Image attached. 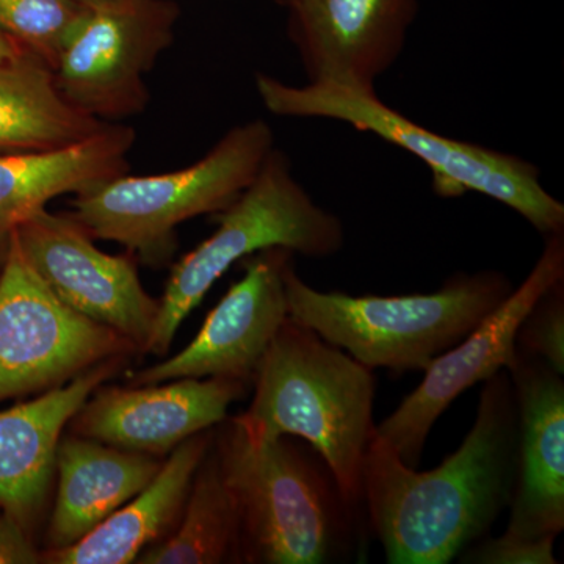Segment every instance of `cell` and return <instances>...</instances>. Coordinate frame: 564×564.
I'll use <instances>...</instances> for the list:
<instances>
[{
    "instance_id": "obj_1",
    "label": "cell",
    "mask_w": 564,
    "mask_h": 564,
    "mask_svg": "<svg viewBox=\"0 0 564 564\" xmlns=\"http://www.w3.org/2000/svg\"><path fill=\"white\" fill-rule=\"evenodd\" d=\"M518 406L508 370L485 381L462 447L426 473L373 433L364 454L362 505L391 564H447L488 536L518 478Z\"/></svg>"
},
{
    "instance_id": "obj_28",
    "label": "cell",
    "mask_w": 564,
    "mask_h": 564,
    "mask_svg": "<svg viewBox=\"0 0 564 564\" xmlns=\"http://www.w3.org/2000/svg\"><path fill=\"white\" fill-rule=\"evenodd\" d=\"M79 2L85 3V6L93 7L98 6V3L107 2V0H79Z\"/></svg>"
},
{
    "instance_id": "obj_29",
    "label": "cell",
    "mask_w": 564,
    "mask_h": 564,
    "mask_svg": "<svg viewBox=\"0 0 564 564\" xmlns=\"http://www.w3.org/2000/svg\"><path fill=\"white\" fill-rule=\"evenodd\" d=\"M281 2L288 3L289 6V2H291V0H281Z\"/></svg>"
},
{
    "instance_id": "obj_5",
    "label": "cell",
    "mask_w": 564,
    "mask_h": 564,
    "mask_svg": "<svg viewBox=\"0 0 564 564\" xmlns=\"http://www.w3.org/2000/svg\"><path fill=\"white\" fill-rule=\"evenodd\" d=\"M256 90L265 109L288 118H323L347 122L421 159L433 173V188L444 198L480 193L505 204L547 237L564 231V206L540 181L533 163L440 135L415 124L381 101L375 90L310 82L293 87L256 74Z\"/></svg>"
},
{
    "instance_id": "obj_8",
    "label": "cell",
    "mask_w": 564,
    "mask_h": 564,
    "mask_svg": "<svg viewBox=\"0 0 564 564\" xmlns=\"http://www.w3.org/2000/svg\"><path fill=\"white\" fill-rule=\"evenodd\" d=\"M135 351L121 334L61 302L10 232L0 267V402L50 391Z\"/></svg>"
},
{
    "instance_id": "obj_20",
    "label": "cell",
    "mask_w": 564,
    "mask_h": 564,
    "mask_svg": "<svg viewBox=\"0 0 564 564\" xmlns=\"http://www.w3.org/2000/svg\"><path fill=\"white\" fill-rule=\"evenodd\" d=\"M109 124L74 107L54 70L32 54L0 62V154L57 150Z\"/></svg>"
},
{
    "instance_id": "obj_19",
    "label": "cell",
    "mask_w": 564,
    "mask_h": 564,
    "mask_svg": "<svg viewBox=\"0 0 564 564\" xmlns=\"http://www.w3.org/2000/svg\"><path fill=\"white\" fill-rule=\"evenodd\" d=\"M133 143L132 128L110 122L69 147L0 154V229L11 231L57 196L79 195L128 173Z\"/></svg>"
},
{
    "instance_id": "obj_25",
    "label": "cell",
    "mask_w": 564,
    "mask_h": 564,
    "mask_svg": "<svg viewBox=\"0 0 564 564\" xmlns=\"http://www.w3.org/2000/svg\"><path fill=\"white\" fill-rule=\"evenodd\" d=\"M41 554L29 533L18 522L0 511V564H33Z\"/></svg>"
},
{
    "instance_id": "obj_23",
    "label": "cell",
    "mask_w": 564,
    "mask_h": 564,
    "mask_svg": "<svg viewBox=\"0 0 564 564\" xmlns=\"http://www.w3.org/2000/svg\"><path fill=\"white\" fill-rule=\"evenodd\" d=\"M516 348L564 373V280L552 285L530 307L519 326Z\"/></svg>"
},
{
    "instance_id": "obj_18",
    "label": "cell",
    "mask_w": 564,
    "mask_h": 564,
    "mask_svg": "<svg viewBox=\"0 0 564 564\" xmlns=\"http://www.w3.org/2000/svg\"><path fill=\"white\" fill-rule=\"evenodd\" d=\"M212 430L177 445L150 484L76 544L46 551L51 564H131L180 521L193 477L214 443Z\"/></svg>"
},
{
    "instance_id": "obj_21",
    "label": "cell",
    "mask_w": 564,
    "mask_h": 564,
    "mask_svg": "<svg viewBox=\"0 0 564 564\" xmlns=\"http://www.w3.org/2000/svg\"><path fill=\"white\" fill-rule=\"evenodd\" d=\"M135 563H242L239 516L214 443L193 477L176 530L141 552Z\"/></svg>"
},
{
    "instance_id": "obj_6",
    "label": "cell",
    "mask_w": 564,
    "mask_h": 564,
    "mask_svg": "<svg viewBox=\"0 0 564 564\" xmlns=\"http://www.w3.org/2000/svg\"><path fill=\"white\" fill-rule=\"evenodd\" d=\"M217 223V231L173 267L144 352L165 355L182 323L234 263L270 248L332 258L345 245L343 221L304 191L276 148L239 198L218 212Z\"/></svg>"
},
{
    "instance_id": "obj_3",
    "label": "cell",
    "mask_w": 564,
    "mask_h": 564,
    "mask_svg": "<svg viewBox=\"0 0 564 564\" xmlns=\"http://www.w3.org/2000/svg\"><path fill=\"white\" fill-rule=\"evenodd\" d=\"M248 410L236 415L258 437L310 444L345 499L362 507L364 454L375 433L373 370L291 317L263 355Z\"/></svg>"
},
{
    "instance_id": "obj_4",
    "label": "cell",
    "mask_w": 564,
    "mask_h": 564,
    "mask_svg": "<svg viewBox=\"0 0 564 564\" xmlns=\"http://www.w3.org/2000/svg\"><path fill=\"white\" fill-rule=\"evenodd\" d=\"M289 317L369 369L423 372L464 339L514 291L503 273H458L440 291L414 295L322 292L284 273Z\"/></svg>"
},
{
    "instance_id": "obj_16",
    "label": "cell",
    "mask_w": 564,
    "mask_h": 564,
    "mask_svg": "<svg viewBox=\"0 0 564 564\" xmlns=\"http://www.w3.org/2000/svg\"><path fill=\"white\" fill-rule=\"evenodd\" d=\"M126 359L101 362L31 402L0 411V511L25 532L46 507L66 425Z\"/></svg>"
},
{
    "instance_id": "obj_11",
    "label": "cell",
    "mask_w": 564,
    "mask_h": 564,
    "mask_svg": "<svg viewBox=\"0 0 564 564\" xmlns=\"http://www.w3.org/2000/svg\"><path fill=\"white\" fill-rule=\"evenodd\" d=\"M169 43L166 22L133 0H107L77 22L55 80L74 107L98 120L132 117L147 107L144 76Z\"/></svg>"
},
{
    "instance_id": "obj_26",
    "label": "cell",
    "mask_w": 564,
    "mask_h": 564,
    "mask_svg": "<svg viewBox=\"0 0 564 564\" xmlns=\"http://www.w3.org/2000/svg\"><path fill=\"white\" fill-rule=\"evenodd\" d=\"M25 52L21 50L17 41L9 39L0 32V62L18 61Z\"/></svg>"
},
{
    "instance_id": "obj_13",
    "label": "cell",
    "mask_w": 564,
    "mask_h": 564,
    "mask_svg": "<svg viewBox=\"0 0 564 564\" xmlns=\"http://www.w3.org/2000/svg\"><path fill=\"white\" fill-rule=\"evenodd\" d=\"M248 383L228 378H180L165 383L99 386L70 421L73 433L135 454L165 456L195 434L228 419Z\"/></svg>"
},
{
    "instance_id": "obj_2",
    "label": "cell",
    "mask_w": 564,
    "mask_h": 564,
    "mask_svg": "<svg viewBox=\"0 0 564 564\" xmlns=\"http://www.w3.org/2000/svg\"><path fill=\"white\" fill-rule=\"evenodd\" d=\"M221 423L214 451L239 516L240 562L347 560L356 544V507L321 456L291 436H252L236 417Z\"/></svg>"
},
{
    "instance_id": "obj_17",
    "label": "cell",
    "mask_w": 564,
    "mask_h": 564,
    "mask_svg": "<svg viewBox=\"0 0 564 564\" xmlns=\"http://www.w3.org/2000/svg\"><path fill=\"white\" fill-rule=\"evenodd\" d=\"M162 463L158 456L121 451L90 437H62L47 551H61L87 536L150 484Z\"/></svg>"
},
{
    "instance_id": "obj_9",
    "label": "cell",
    "mask_w": 564,
    "mask_h": 564,
    "mask_svg": "<svg viewBox=\"0 0 564 564\" xmlns=\"http://www.w3.org/2000/svg\"><path fill=\"white\" fill-rule=\"evenodd\" d=\"M564 280V231L545 237L540 259L522 282L480 325L423 370L422 383L375 426L403 463L417 467L434 423L467 389L510 370L518 359L516 336L530 307Z\"/></svg>"
},
{
    "instance_id": "obj_10",
    "label": "cell",
    "mask_w": 564,
    "mask_h": 564,
    "mask_svg": "<svg viewBox=\"0 0 564 564\" xmlns=\"http://www.w3.org/2000/svg\"><path fill=\"white\" fill-rule=\"evenodd\" d=\"M11 234L61 302L144 351L158 318L159 300L141 284L132 258L107 254L70 215L47 209L35 212Z\"/></svg>"
},
{
    "instance_id": "obj_14",
    "label": "cell",
    "mask_w": 564,
    "mask_h": 564,
    "mask_svg": "<svg viewBox=\"0 0 564 564\" xmlns=\"http://www.w3.org/2000/svg\"><path fill=\"white\" fill-rule=\"evenodd\" d=\"M289 35L311 82L375 90L402 54L417 0H291Z\"/></svg>"
},
{
    "instance_id": "obj_15",
    "label": "cell",
    "mask_w": 564,
    "mask_h": 564,
    "mask_svg": "<svg viewBox=\"0 0 564 564\" xmlns=\"http://www.w3.org/2000/svg\"><path fill=\"white\" fill-rule=\"evenodd\" d=\"M518 406V478L505 534L558 538L564 529V381L549 364L518 351L508 370Z\"/></svg>"
},
{
    "instance_id": "obj_24",
    "label": "cell",
    "mask_w": 564,
    "mask_h": 564,
    "mask_svg": "<svg viewBox=\"0 0 564 564\" xmlns=\"http://www.w3.org/2000/svg\"><path fill=\"white\" fill-rule=\"evenodd\" d=\"M556 538L519 540L500 534L469 545L458 556L463 564H556L554 547Z\"/></svg>"
},
{
    "instance_id": "obj_27",
    "label": "cell",
    "mask_w": 564,
    "mask_h": 564,
    "mask_svg": "<svg viewBox=\"0 0 564 564\" xmlns=\"http://www.w3.org/2000/svg\"><path fill=\"white\" fill-rule=\"evenodd\" d=\"M10 232L7 229H0V267H2L3 259H6L7 248H9Z\"/></svg>"
},
{
    "instance_id": "obj_22",
    "label": "cell",
    "mask_w": 564,
    "mask_h": 564,
    "mask_svg": "<svg viewBox=\"0 0 564 564\" xmlns=\"http://www.w3.org/2000/svg\"><path fill=\"white\" fill-rule=\"evenodd\" d=\"M88 9L79 0H0V32L55 70L70 33Z\"/></svg>"
},
{
    "instance_id": "obj_7",
    "label": "cell",
    "mask_w": 564,
    "mask_h": 564,
    "mask_svg": "<svg viewBox=\"0 0 564 564\" xmlns=\"http://www.w3.org/2000/svg\"><path fill=\"white\" fill-rule=\"evenodd\" d=\"M273 148L265 121L245 122L187 169L152 176L126 173L79 193L70 217L93 239L124 245L141 261L162 265L176 250L177 226L236 202Z\"/></svg>"
},
{
    "instance_id": "obj_12",
    "label": "cell",
    "mask_w": 564,
    "mask_h": 564,
    "mask_svg": "<svg viewBox=\"0 0 564 564\" xmlns=\"http://www.w3.org/2000/svg\"><path fill=\"white\" fill-rule=\"evenodd\" d=\"M293 252L270 248L243 259L245 273L210 311L184 350L133 375L129 386L180 378H228L251 383L263 355L289 318L285 269Z\"/></svg>"
}]
</instances>
